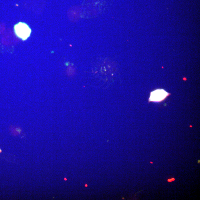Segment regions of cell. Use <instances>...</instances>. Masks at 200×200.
<instances>
[{"mask_svg":"<svg viewBox=\"0 0 200 200\" xmlns=\"http://www.w3.org/2000/svg\"><path fill=\"white\" fill-rule=\"evenodd\" d=\"M115 69L114 63L110 59H105L96 64L95 66L94 71L98 75L103 76V79H110V76L113 75Z\"/></svg>","mask_w":200,"mask_h":200,"instance_id":"1","label":"cell"},{"mask_svg":"<svg viewBox=\"0 0 200 200\" xmlns=\"http://www.w3.org/2000/svg\"><path fill=\"white\" fill-rule=\"evenodd\" d=\"M14 32L18 37L22 40H27L32 32L31 28L25 22H19L14 27Z\"/></svg>","mask_w":200,"mask_h":200,"instance_id":"2","label":"cell"},{"mask_svg":"<svg viewBox=\"0 0 200 200\" xmlns=\"http://www.w3.org/2000/svg\"><path fill=\"white\" fill-rule=\"evenodd\" d=\"M168 94L163 90H157L151 94L150 100L151 101L160 102L164 100Z\"/></svg>","mask_w":200,"mask_h":200,"instance_id":"3","label":"cell"},{"mask_svg":"<svg viewBox=\"0 0 200 200\" xmlns=\"http://www.w3.org/2000/svg\"><path fill=\"white\" fill-rule=\"evenodd\" d=\"M175 179L174 178H172L168 179H167V181H168L169 182H172L175 181Z\"/></svg>","mask_w":200,"mask_h":200,"instance_id":"4","label":"cell"},{"mask_svg":"<svg viewBox=\"0 0 200 200\" xmlns=\"http://www.w3.org/2000/svg\"><path fill=\"white\" fill-rule=\"evenodd\" d=\"M198 163H200V161L199 160V161H198Z\"/></svg>","mask_w":200,"mask_h":200,"instance_id":"5","label":"cell"},{"mask_svg":"<svg viewBox=\"0 0 200 200\" xmlns=\"http://www.w3.org/2000/svg\"><path fill=\"white\" fill-rule=\"evenodd\" d=\"M151 163H153L152 162H151Z\"/></svg>","mask_w":200,"mask_h":200,"instance_id":"6","label":"cell"}]
</instances>
